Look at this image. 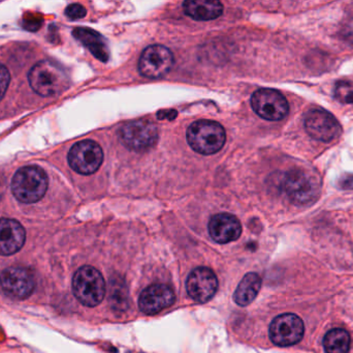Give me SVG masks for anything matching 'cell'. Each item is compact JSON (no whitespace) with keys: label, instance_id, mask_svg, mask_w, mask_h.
Returning <instances> with one entry per match:
<instances>
[{"label":"cell","instance_id":"18","mask_svg":"<svg viewBox=\"0 0 353 353\" xmlns=\"http://www.w3.org/2000/svg\"><path fill=\"white\" fill-rule=\"evenodd\" d=\"M72 35L80 41L97 59L107 62L110 58L109 46L105 37L90 28H76Z\"/></svg>","mask_w":353,"mask_h":353},{"label":"cell","instance_id":"22","mask_svg":"<svg viewBox=\"0 0 353 353\" xmlns=\"http://www.w3.org/2000/svg\"><path fill=\"white\" fill-rule=\"evenodd\" d=\"M86 14V8L78 3L70 4L65 10L66 17L70 18V20H78V19L84 18Z\"/></svg>","mask_w":353,"mask_h":353},{"label":"cell","instance_id":"4","mask_svg":"<svg viewBox=\"0 0 353 353\" xmlns=\"http://www.w3.org/2000/svg\"><path fill=\"white\" fill-rule=\"evenodd\" d=\"M72 292L77 300L86 307H97L103 302L107 286L103 275L95 267L86 265L79 269L72 278Z\"/></svg>","mask_w":353,"mask_h":353},{"label":"cell","instance_id":"15","mask_svg":"<svg viewBox=\"0 0 353 353\" xmlns=\"http://www.w3.org/2000/svg\"><path fill=\"white\" fill-rule=\"evenodd\" d=\"M209 233L218 244H228L238 240L242 233V225L238 218L230 213H218L210 220Z\"/></svg>","mask_w":353,"mask_h":353},{"label":"cell","instance_id":"6","mask_svg":"<svg viewBox=\"0 0 353 353\" xmlns=\"http://www.w3.org/2000/svg\"><path fill=\"white\" fill-rule=\"evenodd\" d=\"M119 137L121 142L132 151H146L157 144L159 130L149 120H136L122 126Z\"/></svg>","mask_w":353,"mask_h":353},{"label":"cell","instance_id":"2","mask_svg":"<svg viewBox=\"0 0 353 353\" xmlns=\"http://www.w3.org/2000/svg\"><path fill=\"white\" fill-rule=\"evenodd\" d=\"M187 141L191 149L201 155L218 153L225 144V130L213 120H197L187 130Z\"/></svg>","mask_w":353,"mask_h":353},{"label":"cell","instance_id":"20","mask_svg":"<svg viewBox=\"0 0 353 353\" xmlns=\"http://www.w3.org/2000/svg\"><path fill=\"white\" fill-rule=\"evenodd\" d=\"M350 345L352 338L346 330H331L323 338V348L327 353H348Z\"/></svg>","mask_w":353,"mask_h":353},{"label":"cell","instance_id":"9","mask_svg":"<svg viewBox=\"0 0 353 353\" xmlns=\"http://www.w3.org/2000/svg\"><path fill=\"white\" fill-rule=\"evenodd\" d=\"M304 333L305 325L302 319L292 313L279 315L270 325L272 342L281 347L296 345L303 339Z\"/></svg>","mask_w":353,"mask_h":353},{"label":"cell","instance_id":"3","mask_svg":"<svg viewBox=\"0 0 353 353\" xmlns=\"http://www.w3.org/2000/svg\"><path fill=\"white\" fill-rule=\"evenodd\" d=\"M47 189V174L37 166L21 168L12 178V194L20 202L26 204L41 200L45 196Z\"/></svg>","mask_w":353,"mask_h":353},{"label":"cell","instance_id":"17","mask_svg":"<svg viewBox=\"0 0 353 353\" xmlns=\"http://www.w3.org/2000/svg\"><path fill=\"white\" fill-rule=\"evenodd\" d=\"M183 8L187 16L197 21L215 20L223 12L221 2L216 0H188Z\"/></svg>","mask_w":353,"mask_h":353},{"label":"cell","instance_id":"14","mask_svg":"<svg viewBox=\"0 0 353 353\" xmlns=\"http://www.w3.org/2000/svg\"><path fill=\"white\" fill-rule=\"evenodd\" d=\"M175 292L167 284H153L147 287L139 298V307L147 315L157 314L175 303Z\"/></svg>","mask_w":353,"mask_h":353},{"label":"cell","instance_id":"11","mask_svg":"<svg viewBox=\"0 0 353 353\" xmlns=\"http://www.w3.org/2000/svg\"><path fill=\"white\" fill-rule=\"evenodd\" d=\"M0 286L10 298L24 300L32 294L35 278L30 269L12 267L0 274Z\"/></svg>","mask_w":353,"mask_h":353},{"label":"cell","instance_id":"1","mask_svg":"<svg viewBox=\"0 0 353 353\" xmlns=\"http://www.w3.org/2000/svg\"><path fill=\"white\" fill-rule=\"evenodd\" d=\"M31 88L41 97H53L63 93L70 79L62 66L52 60H41L31 68L28 75Z\"/></svg>","mask_w":353,"mask_h":353},{"label":"cell","instance_id":"10","mask_svg":"<svg viewBox=\"0 0 353 353\" xmlns=\"http://www.w3.org/2000/svg\"><path fill=\"white\" fill-rule=\"evenodd\" d=\"M174 64V55L169 48L163 45L149 46L143 51L139 60V70L147 78L157 79L165 76Z\"/></svg>","mask_w":353,"mask_h":353},{"label":"cell","instance_id":"12","mask_svg":"<svg viewBox=\"0 0 353 353\" xmlns=\"http://www.w3.org/2000/svg\"><path fill=\"white\" fill-rule=\"evenodd\" d=\"M305 128L313 139L323 142H330L340 133L335 116L323 109H312L306 114Z\"/></svg>","mask_w":353,"mask_h":353},{"label":"cell","instance_id":"13","mask_svg":"<svg viewBox=\"0 0 353 353\" xmlns=\"http://www.w3.org/2000/svg\"><path fill=\"white\" fill-rule=\"evenodd\" d=\"M186 289L189 296L195 302H208L217 292V277L209 267H196L187 278Z\"/></svg>","mask_w":353,"mask_h":353},{"label":"cell","instance_id":"21","mask_svg":"<svg viewBox=\"0 0 353 353\" xmlns=\"http://www.w3.org/2000/svg\"><path fill=\"white\" fill-rule=\"evenodd\" d=\"M335 97L343 104H353V84L347 81L337 83L335 87Z\"/></svg>","mask_w":353,"mask_h":353},{"label":"cell","instance_id":"5","mask_svg":"<svg viewBox=\"0 0 353 353\" xmlns=\"http://www.w3.org/2000/svg\"><path fill=\"white\" fill-rule=\"evenodd\" d=\"M282 186L288 199L296 205L309 204L319 196V182L312 174L303 170L294 169L288 172Z\"/></svg>","mask_w":353,"mask_h":353},{"label":"cell","instance_id":"8","mask_svg":"<svg viewBox=\"0 0 353 353\" xmlns=\"http://www.w3.org/2000/svg\"><path fill=\"white\" fill-rule=\"evenodd\" d=\"M103 161V149L94 141H80L68 153V164L70 167L84 175H90L97 172Z\"/></svg>","mask_w":353,"mask_h":353},{"label":"cell","instance_id":"23","mask_svg":"<svg viewBox=\"0 0 353 353\" xmlns=\"http://www.w3.org/2000/svg\"><path fill=\"white\" fill-rule=\"evenodd\" d=\"M10 75L8 72V68L0 64V101L2 97L6 95V90H8V84H10Z\"/></svg>","mask_w":353,"mask_h":353},{"label":"cell","instance_id":"16","mask_svg":"<svg viewBox=\"0 0 353 353\" xmlns=\"http://www.w3.org/2000/svg\"><path fill=\"white\" fill-rule=\"evenodd\" d=\"M26 240L24 227L16 220L0 219V255L10 256L23 248Z\"/></svg>","mask_w":353,"mask_h":353},{"label":"cell","instance_id":"24","mask_svg":"<svg viewBox=\"0 0 353 353\" xmlns=\"http://www.w3.org/2000/svg\"><path fill=\"white\" fill-rule=\"evenodd\" d=\"M341 186L343 189H353V176L344 178V180L341 182Z\"/></svg>","mask_w":353,"mask_h":353},{"label":"cell","instance_id":"7","mask_svg":"<svg viewBox=\"0 0 353 353\" xmlns=\"http://www.w3.org/2000/svg\"><path fill=\"white\" fill-rule=\"evenodd\" d=\"M251 106L257 115L270 122H279L290 112L288 99L275 89L261 88L255 91L251 97Z\"/></svg>","mask_w":353,"mask_h":353},{"label":"cell","instance_id":"19","mask_svg":"<svg viewBox=\"0 0 353 353\" xmlns=\"http://www.w3.org/2000/svg\"><path fill=\"white\" fill-rule=\"evenodd\" d=\"M261 287V278L255 273L247 274L234 292V303L241 307L248 306L256 298Z\"/></svg>","mask_w":353,"mask_h":353}]
</instances>
